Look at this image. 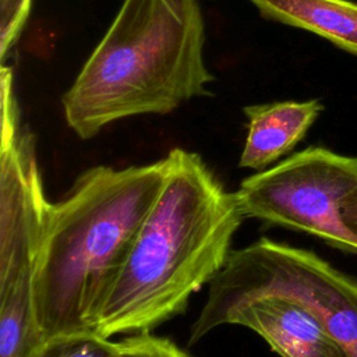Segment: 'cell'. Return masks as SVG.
<instances>
[{"label": "cell", "mask_w": 357, "mask_h": 357, "mask_svg": "<svg viewBox=\"0 0 357 357\" xmlns=\"http://www.w3.org/2000/svg\"><path fill=\"white\" fill-rule=\"evenodd\" d=\"M165 183L95 322L103 337L151 332L185 311L190 298L226 265L245 219L236 191L204 159L167 153Z\"/></svg>", "instance_id": "1"}, {"label": "cell", "mask_w": 357, "mask_h": 357, "mask_svg": "<svg viewBox=\"0 0 357 357\" xmlns=\"http://www.w3.org/2000/svg\"><path fill=\"white\" fill-rule=\"evenodd\" d=\"M167 169V155L124 169L93 166L64 198L50 202L33 279L35 318L45 340L95 329Z\"/></svg>", "instance_id": "2"}, {"label": "cell", "mask_w": 357, "mask_h": 357, "mask_svg": "<svg viewBox=\"0 0 357 357\" xmlns=\"http://www.w3.org/2000/svg\"><path fill=\"white\" fill-rule=\"evenodd\" d=\"M204 45L198 0H124L61 98L68 127L89 139L117 120L211 96Z\"/></svg>", "instance_id": "3"}, {"label": "cell", "mask_w": 357, "mask_h": 357, "mask_svg": "<svg viewBox=\"0 0 357 357\" xmlns=\"http://www.w3.org/2000/svg\"><path fill=\"white\" fill-rule=\"evenodd\" d=\"M0 357H31L45 342L35 318L33 279L50 202L35 138L22 126L13 70L1 67Z\"/></svg>", "instance_id": "4"}, {"label": "cell", "mask_w": 357, "mask_h": 357, "mask_svg": "<svg viewBox=\"0 0 357 357\" xmlns=\"http://www.w3.org/2000/svg\"><path fill=\"white\" fill-rule=\"evenodd\" d=\"M208 286L204 307L191 325L190 344L215 331L218 318L231 307L280 296L308 308L347 357H357V280L308 250L262 237L231 251Z\"/></svg>", "instance_id": "5"}, {"label": "cell", "mask_w": 357, "mask_h": 357, "mask_svg": "<svg viewBox=\"0 0 357 357\" xmlns=\"http://www.w3.org/2000/svg\"><path fill=\"white\" fill-rule=\"evenodd\" d=\"M357 188V156L310 146L244 178L236 191L247 218L319 237L357 254L340 219L343 198Z\"/></svg>", "instance_id": "6"}, {"label": "cell", "mask_w": 357, "mask_h": 357, "mask_svg": "<svg viewBox=\"0 0 357 357\" xmlns=\"http://www.w3.org/2000/svg\"><path fill=\"white\" fill-rule=\"evenodd\" d=\"M241 325L258 333L280 357H347L324 324L300 303L261 296L223 312L215 329Z\"/></svg>", "instance_id": "7"}, {"label": "cell", "mask_w": 357, "mask_h": 357, "mask_svg": "<svg viewBox=\"0 0 357 357\" xmlns=\"http://www.w3.org/2000/svg\"><path fill=\"white\" fill-rule=\"evenodd\" d=\"M322 110L318 99L245 106L248 132L238 166L257 172L273 166L305 137Z\"/></svg>", "instance_id": "8"}, {"label": "cell", "mask_w": 357, "mask_h": 357, "mask_svg": "<svg viewBox=\"0 0 357 357\" xmlns=\"http://www.w3.org/2000/svg\"><path fill=\"white\" fill-rule=\"evenodd\" d=\"M271 21L305 29L357 56V3L350 0H250Z\"/></svg>", "instance_id": "9"}, {"label": "cell", "mask_w": 357, "mask_h": 357, "mask_svg": "<svg viewBox=\"0 0 357 357\" xmlns=\"http://www.w3.org/2000/svg\"><path fill=\"white\" fill-rule=\"evenodd\" d=\"M31 357H120L119 343L93 331L46 339Z\"/></svg>", "instance_id": "10"}, {"label": "cell", "mask_w": 357, "mask_h": 357, "mask_svg": "<svg viewBox=\"0 0 357 357\" xmlns=\"http://www.w3.org/2000/svg\"><path fill=\"white\" fill-rule=\"evenodd\" d=\"M117 343L120 357H191L170 339L151 332L128 335Z\"/></svg>", "instance_id": "11"}, {"label": "cell", "mask_w": 357, "mask_h": 357, "mask_svg": "<svg viewBox=\"0 0 357 357\" xmlns=\"http://www.w3.org/2000/svg\"><path fill=\"white\" fill-rule=\"evenodd\" d=\"M32 0H0V54L6 60L31 13Z\"/></svg>", "instance_id": "12"}, {"label": "cell", "mask_w": 357, "mask_h": 357, "mask_svg": "<svg viewBox=\"0 0 357 357\" xmlns=\"http://www.w3.org/2000/svg\"><path fill=\"white\" fill-rule=\"evenodd\" d=\"M340 219L344 227L357 238V188L343 198L340 204Z\"/></svg>", "instance_id": "13"}]
</instances>
